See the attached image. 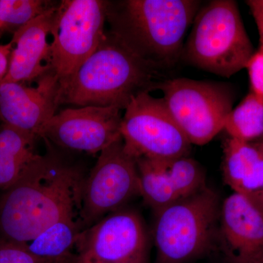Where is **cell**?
Here are the masks:
<instances>
[{"label":"cell","mask_w":263,"mask_h":263,"mask_svg":"<svg viewBox=\"0 0 263 263\" xmlns=\"http://www.w3.org/2000/svg\"><path fill=\"white\" fill-rule=\"evenodd\" d=\"M84 179L73 167L38 155L0 199V235L27 245L48 227L80 212Z\"/></svg>","instance_id":"obj_1"},{"label":"cell","mask_w":263,"mask_h":263,"mask_svg":"<svg viewBox=\"0 0 263 263\" xmlns=\"http://www.w3.org/2000/svg\"><path fill=\"white\" fill-rule=\"evenodd\" d=\"M162 71L132 51L110 32L96 51L68 79L59 82V104L125 110L132 99L154 91Z\"/></svg>","instance_id":"obj_2"},{"label":"cell","mask_w":263,"mask_h":263,"mask_svg":"<svg viewBox=\"0 0 263 263\" xmlns=\"http://www.w3.org/2000/svg\"><path fill=\"white\" fill-rule=\"evenodd\" d=\"M200 5L197 0L108 2L107 22L110 32L162 71L181 58L183 40Z\"/></svg>","instance_id":"obj_3"},{"label":"cell","mask_w":263,"mask_h":263,"mask_svg":"<svg viewBox=\"0 0 263 263\" xmlns=\"http://www.w3.org/2000/svg\"><path fill=\"white\" fill-rule=\"evenodd\" d=\"M254 53L236 2L214 0L197 12L181 57L197 68L230 78L246 68Z\"/></svg>","instance_id":"obj_4"},{"label":"cell","mask_w":263,"mask_h":263,"mask_svg":"<svg viewBox=\"0 0 263 263\" xmlns=\"http://www.w3.org/2000/svg\"><path fill=\"white\" fill-rule=\"evenodd\" d=\"M219 197L205 186L156 212L157 263H193L212 249L220 220Z\"/></svg>","instance_id":"obj_5"},{"label":"cell","mask_w":263,"mask_h":263,"mask_svg":"<svg viewBox=\"0 0 263 263\" xmlns=\"http://www.w3.org/2000/svg\"><path fill=\"white\" fill-rule=\"evenodd\" d=\"M175 121L191 144L203 146L224 130L234 95L228 84L194 79H167L157 86Z\"/></svg>","instance_id":"obj_6"},{"label":"cell","mask_w":263,"mask_h":263,"mask_svg":"<svg viewBox=\"0 0 263 263\" xmlns=\"http://www.w3.org/2000/svg\"><path fill=\"white\" fill-rule=\"evenodd\" d=\"M108 2L64 0L51 31L50 71L59 82L70 78L96 51L105 37Z\"/></svg>","instance_id":"obj_7"},{"label":"cell","mask_w":263,"mask_h":263,"mask_svg":"<svg viewBox=\"0 0 263 263\" xmlns=\"http://www.w3.org/2000/svg\"><path fill=\"white\" fill-rule=\"evenodd\" d=\"M124 151L133 158L171 160L188 156L191 143L163 98L143 91L132 99L121 124Z\"/></svg>","instance_id":"obj_8"},{"label":"cell","mask_w":263,"mask_h":263,"mask_svg":"<svg viewBox=\"0 0 263 263\" xmlns=\"http://www.w3.org/2000/svg\"><path fill=\"white\" fill-rule=\"evenodd\" d=\"M140 195L136 160L124 151L122 138L102 151L81 189L80 215L92 223L117 212L133 197Z\"/></svg>","instance_id":"obj_9"},{"label":"cell","mask_w":263,"mask_h":263,"mask_svg":"<svg viewBox=\"0 0 263 263\" xmlns=\"http://www.w3.org/2000/svg\"><path fill=\"white\" fill-rule=\"evenodd\" d=\"M121 111L114 107L65 109L45 124L40 138L67 149L100 153L122 138Z\"/></svg>","instance_id":"obj_10"},{"label":"cell","mask_w":263,"mask_h":263,"mask_svg":"<svg viewBox=\"0 0 263 263\" xmlns=\"http://www.w3.org/2000/svg\"><path fill=\"white\" fill-rule=\"evenodd\" d=\"M76 245L81 257L92 262L143 263L148 237L136 213L118 210L81 232Z\"/></svg>","instance_id":"obj_11"},{"label":"cell","mask_w":263,"mask_h":263,"mask_svg":"<svg viewBox=\"0 0 263 263\" xmlns=\"http://www.w3.org/2000/svg\"><path fill=\"white\" fill-rule=\"evenodd\" d=\"M35 86L19 83L0 84V121L3 124L35 137L57 114L58 79L51 72L36 81Z\"/></svg>","instance_id":"obj_12"},{"label":"cell","mask_w":263,"mask_h":263,"mask_svg":"<svg viewBox=\"0 0 263 263\" xmlns=\"http://www.w3.org/2000/svg\"><path fill=\"white\" fill-rule=\"evenodd\" d=\"M220 232L233 263H263V216L248 197L233 193L221 205Z\"/></svg>","instance_id":"obj_13"},{"label":"cell","mask_w":263,"mask_h":263,"mask_svg":"<svg viewBox=\"0 0 263 263\" xmlns=\"http://www.w3.org/2000/svg\"><path fill=\"white\" fill-rule=\"evenodd\" d=\"M57 7L51 8L33 19L13 34V48L9 69L4 82L25 84L37 81L51 72L52 27Z\"/></svg>","instance_id":"obj_14"},{"label":"cell","mask_w":263,"mask_h":263,"mask_svg":"<svg viewBox=\"0 0 263 263\" xmlns=\"http://www.w3.org/2000/svg\"><path fill=\"white\" fill-rule=\"evenodd\" d=\"M222 171L234 193L247 195L263 189V139L247 142L229 138L223 148Z\"/></svg>","instance_id":"obj_15"},{"label":"cell","mask_w":263,"mask_h":263,"mask_svg":"<svg viewBox=\"0 0 263 263\" xmlns=\"http://www.w3.org/2000/svg\"><path fill=\"white\" fill-rule=\"evenodd\" d=\"M35 137L9 126H0V189L6 190L16 182L38 157Z\"/></svg>","instance_id":"obj_16"},{"label":"cell","mask_w":263,"mask_h":263,"mask_svg":"<svg viewBox=\"0 0 263 263\" xmlns=\"http://www.w3.org/2000/svg\"><path fill=\"white\" fill-rule=\"evenodd\" d=\"M140 195L155 212L167 206L180 197L171 182L165 160L137 159Z\"/></svg>","instance_id":"obj_17"},{"label":"cell","mask_w":263,"mask_h":263,"mask_svg":"<svg viewBox=\"0 0 263 263\" xmlns=\"http://www.w3.org/2000/svg\"><path fill=\"white\" fill-rule=\"evenodd\" d=\"M230 138L252 142L263 139V98L250 91L227 118Z\"/></svg>","instance_id":"obj_18"},{"label":"cell","mask_w":263,"mask_h":263,"mask_svg":"<svg viewBox=\"0 0 263 263\" xmlns=\"http://www.w3.org/2000/svg\"><path fill=\"white\" fill-rule=\"evenodd\" d=\"M76 215L67 216L48 227L27 245L38 259L58 258L76 245L80 234Z\"/></svg>","instance_id":"obj_19"},{"label":"cell","mask_w":263,"mask_h":263,"mask_svg":"<svg viewBox=\"0 0 263 263\" xmlns=\"http://www.w3.org/2000/svg\"><path fill=\"white\" fill-rule=\"evenodd\" d=\"M53 5L43 0H0V30L14 34Z\"/></svg>","instance_id":"obj_20"},{"label":"cell","mask_w":263,"mask_h":263,"mask_svg":"<svg viewBox=\"0 0 263 263\" xmlns=\"http://www.w3.org/2000/svg\"><path fill=\"white\" fill-rule=\"evenodd\" d=\"M171 182L180 198L190 196L206 186L200 164L188 156L165 160Z\"/></svg>","instance_id":"obj_21"},{"label":"cell","mask_w":263,"mask_h":263,"mask_svg":"<svg viewBox=\"0 0 263 263\" xmlns=\"http://www.w3.org/2000/svg\"><path fill=\"white\" fill-rule=\"evenodd\" d=\"M39 259L29 252L27 245L4 240L0 243V263H37Z\"/></svg>","instance_id":"obj_22"},{"label":"cell","mask_w":263,"mask_h":263,"mask_svg":"<svg viewBox=\"0 0 263 263\" xmlns=\"http://www.w3.org/2000/svg\"><path fill=\"white\" fill-rule=\"evenodd\" d=\"M251 91L263 98V46H259L257 51L247 63Z\"/></svg>","instance_id":"obj_23"},{"label":"cell","mask_w":263,"mask_h":263,"mask_svg":"<svg viewBox=\"0 0 263 263\" xmlns=\"http://www.w3.org/2000/svg\"><path fill=\"white\" fill-rule=\"evenodd\" d=\"M246 3L248 5L252 16L258 29L260 46H263V0H247Z\"/></svg>","instance_id":"obj_24"},{"label":"cell","mask_w":263,"mask_h":263,"mask_svg":"<svg viewBox=\"0 0 263 263\" xmlns=\"http://www.w3.org/2000/svg\"><path fill=\"white\" fill-rule=\"evenodd\" d=\"M13 48V46L11 42L6 45L0 44V84L3 83L8 73Z\"/></svg>","instance_id":"obj_25"},{"label":"cell","mask_w":263,"mask_h":263,"mask_svg":"<svg viewBox=\"0 0 263 263\" xmlns=\"http://www.w3.org/2000/svg\"><path fill=\"white\" fill-rule=\"evenodd\" d=\"M248 197L249 200L252 202L254 206L258 209L259 212L263 216V189L259 191L250 194V195L246 196Z\"/></svg>","instance_id":"obj_26"},{"label":"cell","mask_w":263,"mask_h":263,"mask_svg":"<svg viewBox=\"0 0 263 263\" xmlns=\"http://www.w3.org/2000/svg\"><path fill=\"white\" fill-rule=\"evenodd\" d=\"M81 263H89V262H88V261H86V259L83 258V257H81Z\"/></svg>","instance_id":"obj_27"},{"label":"cell","mask_w":263,"mask_h":263,"mask_svg":"<svg viewBox=\"0 0 263 263\" xmlns=\"http://www.w3.org/2000/svg\"><path fill=\"white\" fill-rule=\"evenodd\" d=\"M83 258L86 259V260L88 261V262H89V263H102V262H92V261H90V260H89V259L84 258V257H83Z\"/></svg>","instance_id":"obj_28"}]
</instances>
